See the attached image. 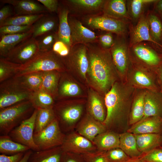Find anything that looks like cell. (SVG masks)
<instances>
[{
	"mask_svg": "<svg viewBox=\"0 0 162 162\" xmlns=\"http://www.w3.org/2000/svg\"><path fill=\"white\" fill-rule=\"evenodd\" d=\"M86 45L89 62L86 81L91 88L104 97L114 84L120 80L110 50L92 43Z\"/></svg>",
	"mask_w": 162,
	"mask_h": 162,
	"instance_id": "obj_1",
	"label": "cell"
},
{
	"mask_svg": "<svg viewBox=\"0 0 162 162\" xmlns=\"http://www.w3.org/2000/svg\"><path fill=\"white\" fill-rule=\"evenodd\" d=\"M135 90L127 82L119 80L105 94L107 115L102 123L107 130L122 133L129 128V118Z\"/></svg>",
	"mask_w": 162,
	"mask_h": 162,
	"instance_id": "obj_2",
	"label": "cell"
},
{
	"mask_svg": "<svg viewBox=\"0 0 162 162\" xmlns=\"http://www.w3.org/2000/svg\"><path fill=\"white\" fill-rule=\"evenodd\" d=\"M56 70L60 72L66 71L63 59L52 50L39 52L31 60L21 65L14 77L36 72Z\"/></svg>",
	"mask_w": 162,
	"mask_h": 162,
	"instance_id": "obj_3",
	"label": "cell"
},
{
	"mask_svg": "<svg viewBox=\"0 0 162 162\" xmlns=\"http://www.w3.org/2000/svg\"><path fill=\"white\" fill-rule=\"evenodd\" d=\"M34 110L29 100L23 101L0 110L1 135H8L13 129L30 117Z\"/></svg>",
	"mask_w": 162,
	"mask_h": 162,
	"instance_id": "obj_4",
	"label": "cell"
},
{
	"mask_svg": "<svg viewBox=\"0 0 162 162\" xmlns=\"http://www.w3.org/2000/svg\"><path fill=\"white\" fill-rule=\"evenodd\" d=\"M53 109L62 130L66 132L76 126L82 115L84 104L64 100L55 103Z\"/></svg>",
	"mask_w": 162,
	"mask_h": 162,
	"instance_id": "obj_5",
	"label": "cell"
},
{
	"mask_svg": "<svg viewBox=\"0 0 162 162\" xmlns=\"http://www.w3.org/2000/svg\"><path fill=\"white\" fill-rule=\"evenodd\" d=\"M32 93L22 87L15 77L0 83V110L29 100Z\"/></svg>",
	"mask_w": 162,
	"mask_h": 162,
	"instance_id": "obj_6",
	"label": "cell"
},
{
	"mask_svg": "<svg viewBox=\"0 0 162 162\" xmlns=\"http://www.w3.org/2000/svg\"><path fill=\"white\" fill-rule=\"evenodd\" d=\"M126 82L135 89L160 91L155 72L132 63Z\"/></svg>",
	"mask_w": 162,
	"mask_h": 162,
	"instance_id": "obj_7",
	"label": "cell"
},
{
	"mask_svg": "<svg viewBox=\"0 0 162 162\" xmlns=\"http://www.w3.org/2000/svg\"><path fill=\"white\" fill-rule=\"evenodd\" d=\"M65 136L56 118L42 130L34 133L33 138L40 150H43L61 146Z\"/></svg>",
	"mask_w": 162,
	"mask_h": 162,
	"instance_id": "obj_8",
	"label": "cell"
},
{
	"mask_svg": "<svg viewBox=\"0 0 162 162\" xmlns=\"http://www.w3.org/2000/svg\"><path fill=\"white\" fill-rule=\"evenodd\" d=\"M63 59L66 71L74 72L82 80L87 81L89 62L86 44H79L72 46L68 55Z\"/></svg>",
	"mask_w": 162,
	"mask_h": 162,
	"instance_id": "obj_9",
	"label": "cell"
},
{
	"mask_svg": "<svg viewBox=\"0 0 162 162\" xmlns=\"http://www.w3.org/2000/svg\"><path fill=\"white\" fill-rule=\"evenodd\" d=\"M129 52L132 63L155 72L162 64V59L159 55L152 48L146 45L135 44Z\"/></svg>",
	"mask_w": 162,
	"mask_h": 162,
	"instance_id": "obj_10",
	"label": "cell"
},
{
	"mask_svg": "<svg viewBox=\"0 0 162 162\" xmlns=\"http://www.w3.org/2000/svg\"><path fill=\"white\" fill-rule=\"evenodd\" d=\"M37 110L32 115L11 131L8 136L14 141L26 146L32 150L40 151L34 143L33 135Z\"/></svg>",
	"mask_w": 162,
	"mask_h": 162,
	"instance_id": "obj_11",
	"label": "cell"
},
{
	"mask_svg": "<svg viewBox=\"0 0 162 162\" xmlns=\"http://www.w3.org/2000/svg\"><path fill=\"white\" fill-rule=\"evenodd\" d=\"M39 52L37 39L32 37L15 46L3 58L22 65L33 58Z\"/></svg>",
	"mask_w": 162,
	"mask_h": 162,
	"instance_id": "obj_12",
	"label": "cell"
},
{
	"mask_svg": "<svg viewBox=\"0 0 162 162\" xmlns=\"http://www.w3.org/2000/svg\"><path fill=\"white\" fill-rule=\"evenodd\" d=\"M110 50L120 80L126 82L127 74L132 62L126 44L122 41H116Z\"/></svg>",
	"mask_w": 162,
	"mask_h": 162,
	"instance_id": "obj_13",
	"label": "cell"
},
{
	"mask_svg": "<svg viewBox=\"0 0 162 162\" xmlns=\"http://www.w3.org/2000/svg\"><path fill=\"white\" fill-rule=\"evenodd\" d=\"M61 147L64 152L81 154L97 150L92 142L76 132H72L66 134L64 140Z\"/></svg>",
	"mask_w": 162,
	"mask_h": 162,
	"instance_id": "obj_14",
	"label": "cell"
},
{
	"mask_svg": "<svg viewBox=\"0 0 162 162\" xmlns=\"http://www.w3.org/2000/svg\"><path fill=\"white\" fill-rule=\"evenodd\" d=\"M76 128L77 133L92 142L98 135L107 130L102 123L87 112L77 124Z\"/></svg>",
	"mask_w": 162,
	"mask_h": 162,
	"instance_id": "obj_15",
	"label": "cell"
},
{
	"mask_svg": "<svg viewBox=\"0 0 162 162\" xmlns=\"http://www.w3.org/2000/svg\"><path fill=\"white\" fill-rule=\"evenodd\" d=\"M87 100V112L103 123L107 115L104 97L91 87L88 90Z\"/></svg>",
	"mask_w": 162,
	"mask_h": 162,
	"instance_id": "obj_16",
	"label": "cell"
},
{
	"mask_svg": "<svg viewBox=\"0 0 162 162\" xmlns=\"http://www.w3.org/2000/svg\"><path fill=\"white\" fill-rule=\"evenodd\" d=\"M87 23L92 28L117 34H122L126 31V26L124 22L106 16L90 17L87 20Z\"/></svg>",
	"mask_w": 162,
	"mask_h": 162,
	"instance_id": "obj_17",
	"label": "cell"
},
{
	"mask_svg": "<svg viewBox=\"0 0 162 162\" xmlns=\"http://www.w3.org/2000/svg\"><path fill=\"white\" fill-rule=\"evenodd\" d=\"M71 30L72 46L79 44H86L95 42L97 37L94 32L76 20L68 19Z\"/></svg>",
	"mask_w": 162,
	"mask_h": 162,
	"instance_id": "obj_18",
	"label": "cell"
},
{
	"mask_svg": "<svg viewBox=\"0 0 162 162\" xmlns=\"http://www.w3.org/2000/svg\"><path fill=\"white\" fill-rule=\"evenodd\" d=\"M0 1L12 6L15 15L44 14L48 11L43 5L34 0H1Z\"/></svg>",
	"mask_w": 162,
	"mask_h": 162,
	"instance_id": "obj_19",
	"label": "cell"
},
{
	"mask_svg": "<svg viewBox=\"0 0 162 162\" xmlns=\"http://www.w3.org/2000/svg\"><path fill=\"white\" fill-rule=\"evenodd\" d=\"M127 131L134 134H162V117L150 116L142 119L131 125Z\"/></svg>",
	"mask_w": 162,
	"mask_h": 162,
	"instance_id": "obj_20",
	"label": "cell"
},
{
	"mask_svg": "<svg viewBox=\"0 0 162 162\" xmlns=\"http://www.w3.org/2000/svg\"><path fill=\"white\" fill-rule=\"evenodd\" d=\"M144 105L142 118L153 116L162 117V93L160 91L147 90Z\"/></svg>",
	"mask_w": 162,
	"mask_h": 162,
	"instance_id": "obj_21",
	"label": "cell"
},
{
	"mask_svg": "<svg viewBox=\"0 0 162 162\" xmlns=\"http://www.w3.org/2000/svg\"><path fill=\"white\" fill-rule=\"evenodd\" d=\"M147 91L145 89L135 88L129 116V126L138 122L143 117L145 97Z\"/></svg>",
	"mask_w": 162,
	"mask_h": 162,
	"instance_id": "obj_22",
	"label": "cell"
},
{
	"mask_svg": "<svg viewBox=\"0 0 162 162\" xmlns=\"http://www.w3.org/2000/svg\"><path fill=\"white\" fill-rule=\"evenodd\" d=\"M65 72L61 73L57 100H64L68 97L78 96L82 93L80 86L71 80Z\"/></svg>",
	"mask_w": 162,
	"mask_h": 162,
	"instance_id": "obj_23",
	"label": "cell"
},
{
	"mask_svg": "<svg viewBox=\"0 0 162 162\" xmlns=\"http://www.w3.org/2000/svg\"><path fill=\"white\" fill-rule=\"evenodd\" d=\"M33 28L22 33L9 34L0 36V55L4 58L8 54L19 44L32 36Z\"/></svg>",
	"mask_w": 162,
	"mask_h": 162,
	"instance_id": "obj_24",
	"label": "cell"
},
{
	"mask_svg": "<svg viewBox=\"0 0 162 162\" xmlns=\"http://www.w3.org/2000/svg\"><path fill=\"white\" fill-rule=\"evenodd\" d=\"M92 142L98 151L106 152L119 148V133L107 130L98 135Z\"/></svg>",
	"mask_w": 162,
	"mask_h": 162,
	"instance_id": "obj_25",
	"label": "cell"
},
{
	"mask_svg": "<svg viewBox=\"0 0 162 162\" xmlns=\"http://www.w3.org/2000/svg\"><path fill=\"white\" fill-rule=\"evenodd\" d=\"M142 41H150L162 47V45L155 41L152 37L148 18L144 16L140 17L136 25L132 31L130 44L133 46Z\"/></svg>",
	"mask_w": 162,
	"mask_h": 162,
	"instance_id": "obj_26",
	"label": "cell"
},
{
	"mask_svg": "<svg viewBox=\"0 0 162 162\" xmlns=\"http://www.w3.org/2000/svg\"><path fill=\"white\" fill-rule=\"evenodd\" d=\"M134 135L136 139L137 148L142 154L148 153L160 146L161 134H146Z\"/></svg>",
	"mask_w": 162,
	"mask_h": 162,
	"instance_id": "obj_27",
	"label": "cell"
},
{
	"mask_svg": "<svg viewBox=\"0 0 162 162\" xmlns=\"http://www.w3.org/2000/svg\"><path fill=\"white\" fill-rule=\"evenodd\" d=\"M59 22L58 31V40L64 43L70 49L72 47L71 30L68 21L69 11L65 7L58 10Z\"/></svg>",
	"mask_w": 162,
	"mask_h": 162,
	"instance_id": "obj_28",
	"label": "cell"
},
{
	"mask_svg": "<svg viewBox=\"0 0 162 162\" xmlns=\"http://www.w3.org/2000/svg\"><path fill=\"white\" fill-rule=\"evenodd\" d=\"M119 148L130 158H140L143 154L139 150L134 135L126 131L119 134Z\"/></svg>",
	"mask_w": 162,
	"mask_h": 162,
	"instance_id": "obj_29",
	"label": "cell"
},
{
	"mask_svg": "<svg viewBox=\"0 0 162 162\" xmlns=\"http://www.w3.org/2000/svg\"><path fill=\"white\" fill-rule=\"evenodd\" d=\"M60 72L52 70L43 72L42 81L40 89L51 95L56 100L58 96V88Z\"/></svg>",
	"mask_w": 162,
	"mask_h": 162,
	"instance_id": "obj_30",
	"label": "cell"
},
{
	"mask_svg": "<svg viewBox=\"0 0 162 162\" xmlns=\"http://www.w3.org/2000/svg\"><path fill=\"white\" fill-rule=\"evenodd\" d=\"M58 22L53 17L44 14L33 25L32 37L36 38L45 34L55 31Z\"/></svg>",
	"mask_w": 162,
	"mask_h": 162,
	"instance_id": "obj_31",
	"label": "cell"
},
{
	"mask_svg": "<svg viewBox=\"0 0 162 162\" xmlns=\"http://www.w3.org/2000/svg\"><path fill=\"white\" fill-rule=\"evenodd\" d=\"M104 6L103 11L105 16L116 19H130L124 0H109Z\"/></svg>",
	"mask_w": 162,
	"mask_h": 162,
	"instance_id": "obj_32",
	"label": "cell"
},
{
	"mask_svg": "<svg viewBox=\"0 0 162 162\" xmlns=\"http://www.w3.org/2000/svg\"><path fill=\"white\" fill-rule=\"evenodd\" d=\"M64 153L61 146L35 151L32 162H62Z\"/></svg>",
	"mask_w": 162,
	"mask_h": 162,
	"instance_id": "obj_33",
	"label": "cell"
},
{
	"mask_svg": "<svg viewBox=\"0 0 162 162\" xmlns=\"http://www.w3.org/2000/svg\"><path fill=\"white\" fill-rule=\"evenodd\" d=\"M43 72L33 73L15 77L22 87L33 92L40 89Z\"/></svg>",
	"mask_w": 162,
	"mask_h": 162,
	"instance_id": "obj_34",
	"label": "cell"
},
{
	"mask_svg": "<svg viewBox=\"0 0 162 162\" xmlns=\"http://www.w3.org/2000/svg\"><path fill=\"white\" fill-rule=\"evenodd\" d=\"M29 100L36 109L53 108L55 103L51 95L40 89L33 92Z\"/></svg>",
	"mask_w": 162,
	"mask_h": 162,
	"instance_id": "obj_35",
	"label": "cell"
},
{
	"mask_svg": "<svg viewBox=\"0 0 162 162\" xmlns=\"http://www.w3.org/2000/svg\"><path fill=\"white\" fill-rule=\"evenodd\" d=\"M30 149L28 147L14 141L8 135L0 136L1 153L16 154L26 152Z\"/></svg>",
	"mask_w": 162,
	"mask_h": 162,
	"instance_id": "obj_36",
	"label": "cell"
},
{
	"mask_svg": "<svg viewBox=\"0 0 162 162\" xmlns=\"http://www.w3.org/2000/svg\"><path fill=\"white\" fill-rule=\"evenodd\" d=\"M37 110L34 133L42 130L56 118L53 108Z\"/></svg>",
	"mask_w": 162,
	"mask_h": 162,
	"instance_id": "obj_37",
	"label": "cell"
},
{
	"mask_svg": "<svg viewBox=\"0 0 162 162\" xmlns=\"http://www.w3.org/2000/svg\"><path fill=\"white\" fill-rule=\"evenodd\" d=\"M44 14L15 15L5 20L0 24V27L9 25L32 26Z\"/></svg>",
	"mask_w": 162,
	"mask_h": 162,
	"instance_id": "obj_38",
	"label": "cell"
},
{
	"mask_svg": "<svg viewBox=\"0 0 162 162\" xmlns=\"http://www.w3.org/2000/svg\"><path fill=\"white\" fill-rule=\"evenodd\" d=\"M21 65L9 61L4 58H0V82L15 76Z\"/></svg>",
	"mask_w": 162,
	"mask_h": 162,
	"instance_id": "obj_39",
	"label": "cell"
},
{
	"mask_svg": "<svg viewBox=\"0 0 162 162\" xmlns=\"http://www.w3.org/2000/svg\"><path fill=\"white\" fill-rule=\"evenodd\" d=\"M36 39L38 41L40 52L52 50L54 43L58 40V31L49 32Z\"/></svg>",
	"mask_w": 162,
	"mask_h": 162,
	"instance_id": "obj_40",
	"label": "cell"
},
{
	"mask_svg": "<svg viewBox=\"0 0 162 162\" xmlns=\"http://www.w3.org/2000/svg\"><path fill=\"white\" fill-rule=\"evenodd\" d=\"M105 152L107 158L110 162H137L139 159L130 158L119 148L113 149Z\"/></svg>",
	"mask_w": 162,
	"mask_h": 162,
	"instance_id": "obj_41",
	"label": "cell"
},
{
	"mask_svg": "<svg viewBox=\"0 0 162 162\" xmlns=\"http://www.w3.org/2000/svg\"><path fill=\"white\" fill-rule=\"evenodd\" d=\"M66 1L78 8L88 10H98L105 4V1L102 0H70Z\"/></svg>",
	"mask_w": 162,
	"mask_h": 162,
	"instance_id": "obj_42",
	"label": "cell"
},
{
	"mask_svg": "<svg viewBox=\"0 0 162 162\" xmlns=\"http://www.w3.org/2000/svg\"><path fill=\"white\" fill-rule=\"evenodd\" d=\"M151 35L156 41L160 40L162 35V25L160 20L156 16L150 15L148 18Z\"/></svg>",
	"mask_w": 162,
	"mask_h": 162,
	"instance_id": "obj_43",
	"label": "cell"
},
{
	"mask_svg": "<svg viewBox=\"0 0 162 162\" xmlns=\"http://www.w3.org/2000/svg\"><path fill=\"white\" fill-rule=\"evenodd\" d=\"M156 1L154 0H133L130 1V10L132 18L134 20L140 18L144 6Z\"/></svg>",
	"mask_w": 162,
	"mask_h": 162,
	"instance_id": "obj_44",
	"label": "cell"
},
{
	"mask_svg": "<svg viewBox=\"0 0 162 162\" xmlns=\"http://www.w3.org/2000/svg\"><path fill=\"white\" fill-rule=\"evenodd\" d=\"M33 28L32 26H20L9 25L0 27V36L9 34H21L28 32Z\"/></svg>",
	"mask_w": 162,
	"mask_h": 162,
	"instance_id": "obj_45",
	"label": "cell"
},
{
	"mask_svg": "<svg viewBox=\"0 0 162 162\" xmlns=\"http://www.w3.org/2000/svg\"><path fill=\"white\" fill-rule=\"evenodd\" d=\"M141 162H162V147L157 148L139 158Z\"/></svg>",
	"mask_w": 162,
	"mask_h": 162,
	"instance_id": "obj_46",
	"label": "cell"
},
{
	"mask_svg": "<svg viewBox=\"0 0 162 162\" xmlns=\"http://www.w3.org/2000/svg\"><path fill=\"white\" fill-rule=\"evenodd\" d=\"M105 152L97 150L81 154L86 162H110L107 158Z\"/></svg>",
	"mask_w": 162,
	"mask_h": 162,
	"instance_id": "obj_47",
	"label": "cell"
},
{
	"mask_svg": "<svg viewBox=\"0 0 162 162\" xmlns=\"http://www.w3.org/2000/svg\"><path fill=\"white\" fill-rule=\"evenodd\" d=\"M70 50L64 43L59 40L55 42L52 48V50L62 59L68 55Z\"/></svg>",
	"mask_w": 162,
	"mask_h": 162,
	"instance_id": "obj_48",
	"label": "cell"
},
{
	"mask_svg": "<svg viewBox=\"0 0 162 162\" xmlns=\"http://www.w3.org/2000/svg\"><path fill=\"white\" fill-rule=\"evenodd\" d=\"M62 162H86L81 154L64 152Z\"/></svg>",
	"mask_w": 162,
	"mask_h": 162,
	"instance_id": "obj_49",
	"label": "cell"
},
{
	"mask_svg": "<svg viewBox=\"0 0 162 162\" xmlns=\"http://www.w3.org/2000/svg\"><path fill=\"white\" fill-rule=\"evenodd\" d=\"M99 40L102 47L106 49L111 47L114 43L112 34L110 32L100 36Z\"/></svg>",
	"mask_w": 162,
	"mask_h": 162,
	"instance_id": "obj_50",
	"label": "cell"
},
{
	"mask_svg": "<svg viewBox=\"0 0 162 162\" xmlns=\"http://www.w3.org/2000/svg\"><path fill=\"white\" fill-rule=\"evenodd\" d=\"M47 11L51 12H57L58 10V2L56 0H38Z\"/></svg>",
	"mask_w": 162,
	"mask_h": 162,
	"instance_id": "obj_51",
	"label": "cell"
},
{
	"mask_svg": "<svg viewBox=\"0 0 162 162\" xmlns=\"http://www.w3.org/2000/svg\"><path fill=\"white\" fill-rule=\"evenodd\" d=\"M24 155V152H20L11 156L4 154L0 155V162H18Z\"/></svg>",
	"mask_w": 162,
	"mask_h": 162,
	"instance_id": "obj_52",
	"label": "cell"
},
{
	"mask_svg": "<svg viewBox=\"0 0 162 162\" xmlns=\"http://www.w3.org/2000/svg\"><path fill=\"white\" fill-rule=\"evenodd\" d=\"M12 11L11 7L6 5L0 10V24L5 20L12 16Z\"/></svg>",
	"mask_w": 162,
	"mask_h": 162,
	"instance_id": "obj_53",
	"label": "cell"
},
{
	"mask_svg": "<svg viewBox=\"0 0 162 162\" xmlns=\"http://www.w3.org/2000/svg\"><path fill=\"white\" fill-rule=\"evenodd\" d=\"M155 73L160 91L162 93V64L157 69Z\"/></svg>",
	"mask_w": 162,
	"mask_h": 162,
	"instance_id": "obj_54",
	"label": "cell"
},
{
	"mask_svg": "<svg viewBox=\"0 0 162 162\" xmlns=\"http://www.w3.org/2000/svg\"><path fill=\"white\" fill-rule=\"evenodd\" d=\"M32 151L31 149H30L26 152L23 157L18 162H28L32 153Z\"/></svg>",
	"mask_w": 162,
	"mask_h": 162,
	"instance_id": "obj_55",
	"label": "cell"
},
{
	"mask_svg": "<svg viewBox=\"0 0 162 162\" xmlns=\"http://www.w3.org/2000/svg\"><path fill=\"white\" fill-rule=\"evenodd\" d=\"M156 8L158 11H162V0L158 2L156 5Z\"/></svg>",
	"mask_w": 162,
	"mask_h": 162,
	"instance_id": "obj_56",
	"label": "cell"
},
{
	"mask_svg": "<svg viewBox=\"0 0 162 162\" xmlns=\"http://www.w3.org/2000/svg\"><path fill=\"white\" fill-rule=\"evenodd\" d=\"M161 146H160L161 147H162V134H161Z\"/></svg>",
	"mask_w": 162,
	"mask_h": 162,
	"instance_id": "obj_57",
	"label": "cell"
},
{
	"mask_svg": "<svg viewBox=\"0 0 162 162\" xmlns=\"http://www.w3.org/2000/svg\"><path fill=\"white\" fill-rule=\"evenodd\" d=\"M137 162H141L140 161V160L139 159L138 161Z\"/></svg>",
	"mask_w": 162,
	"mask_h": 162,
	"instance_id": "obj_58",
	"label": "cell"
}]
</instances>
